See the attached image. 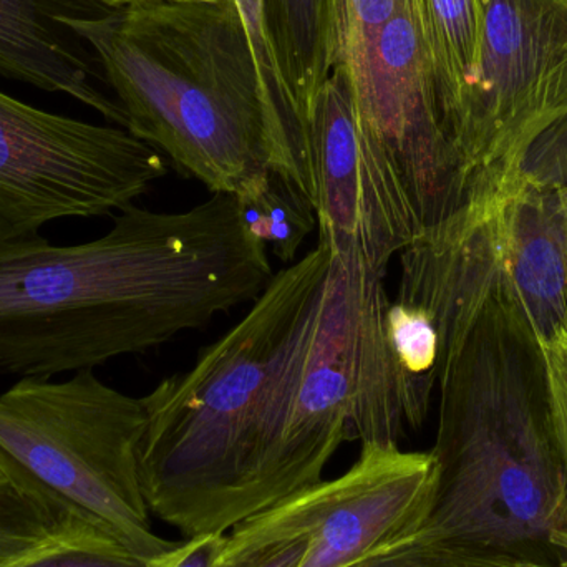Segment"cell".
Listing matches in <instances>:
<instances>
[{
    "instance_id": "13",
    "label": "cell",
    "mask_w": 567,
    "mask_h": 567,
    "mask_svg": "<svg viewBox=\"0 0 567 567\" xmlns=\"http://www.w3.org/2000/svg\"><path fill=\"white\" fill-rule=\"evenodd\" d=\"M92 7L86 0H0V75L70 96L126 130L122 106L96 89L89 60L59 23Z\"/></svg>"
},
{
    "instance_id": "10",
    "label": "cell",
    "mask_w": 567,
    "mask_h": 567,
    "mask_svg": "<svg viewBox=\"0 0 567 567\" xmlns=\"http://www.w3.org/2000/svg\"><path fill=\"white\" fill-rule=\"evenodd\" d=\"M342 69L360 120L405 189L423 235L465 203L468 186L440 113L419 0H396L375 42Z\"/></svg>"
},
{
    "instance_id": "16",
    "label": "cell",
    "mask_w": 567,
    "mask_h": 567,
    "mask_svg": "<svg viewBox=\"0 0 567 567\" xmlns=\"http://www.w3.org/2000/svg\"><path fill=\"white\" fill-rule=\"evenodd\" d=\"M239 223L256 241L286 265L296 262L317 229L316 205L292 179L262 169L235 193Z\"/></svg>"
},
{
    "instance_id": "2",
    "label": "cell",
    "mask_w": 567,
    "mask_h": 567,
    "mask_svg": "<svg viewBox=\"0 0 567 567\" xmlns=\"http://www.w3.org/2000/svg\"><path fill=\"white\" fill-rule=\"evenodd\" d=\"M439 395L435 499L400 542L553 551L566 567L567 473L542 349L502 292L446 337Z\"/></svg>"
},
{
    "instance_id": "23",
    "label": "cell",
    "mask_w": 567,
    "mask_h": 567,
    "mask_svg": "<svg viewBox=\"0 0 567 567\" xmlns=\"http://www.w3.org/2000/svg\"><path fill=\"white\" fill-rule=\"evenodd\" d=\"M545 363L549 419L567 473V330L539 346Z\"/></svg>"
},
{
    "instance_id": "22",
    "label": "cell",
    "mask_w": 567,
    "mask_h": 567,
    "mask_svg": "<svg viewBox=\"0 0 567 567\" xmlns=\"http://www.w3.org/2000/svg\"><path fill=\"white\" fill-rule=\"evenodd\" d=\"M145 563L123 546L62 539L3 567H145Z\"/></svg>"
},
{
    "instance_id": "19",
    "label": "cell",
    "mask_w": 567,
    "mask_h": 567,
    "mask_svg": "<svg viewBox=\"0 0 567 567\" xmlns=\"http://www.w3.org/2000/svg\"><path fill=\"white\" fill-rule=\"evenodd\" d=\"M349 567H563L551 559L456 543H390Z\"/></svg>"
},
{
    "instance_id": "6",
    "label": "cell",
    "mask_w": 567,
    "mask_h": 567,
    "mask_svg": "<svg viewBox=\"0 0 567 567\" xmlns=\"http://www.w3.org/2000/svg\"><path fill=\"white\" fill-rule=\"evenodd\" d=\"M143 396L80 370L20 379L0 392V468L52 513L65 539L105 543L148 559L175 543L156 535L140 482Z\"/></svg>"
},
{
    "instance_id": "25",
    "label": "cell",
    "mask_w": 567,
    "mask_h": 567,
    "mask_svg": "<svg viewBox=\"0 0 567 567\" xmlns=\"http://www.w3.org/2000/svg\"><path fill=\"white\" fill-rule=\"evenodd\" d=\"M306 551V543L293 542L289 545H279L259 556L256 561L246 567H297Z\"/></svg>"
},
{
    "instance_id": "5",
    "label": "cell",
    "mask_w": 567,
    "mask_h": 567,
    "mask_svg": "<svg viewBox=\"0 0 567 567\" xmlns=\"http://www.w3.org/2000/svg\"><path fill=\"white\" fill-rule=\"evenodd\" d=\"M330 258L329 246L319 243L279 271L192 369L163 379L143 396V496L150 513L186 539L228 533L229 509L251 465L269 373Z\"/></svg>"
},
{
    "instance_id": "4",
    "label": "cell",
    "mask_w": 567,
    "mask_h": 567,
    "mask_svg": "<svg viewBox=\"0 0 567 567\" xmlns=\"http://www.w3.org/2000/svg\"><path fill=\"white\" fill-rule=\"evenodd\" d=\"M389 302L385 276L332 252L269 373L228 532L322 482L343 442L400 446L409 426L383 329Z\"/></svg>"
},
{
    "instance_id": "3",
    "label": "cell",
    "mask_w": 567,
    "mask_h": 567,
    "mask_svg": "<svg viewBox=\"0 0 567 567\" xmlns=\"http://www.w3.org/2000/svg\"><path fill=\"white\" fill-rule=\"evenodd\" d=\"M59 23L89 43L126 130L209 193L271 169L268 120L233 0L143 2Z\"/></svg>"
},
{
    "instance_id": "27",
    "label": "cell",
    "mask_w": 567,
    "mask_h": 567,
    "mask_svg": "<svg viewBox=\"0 0 567 567\" xmlns=\"http://www.w3.org/2000/svg\"><path fill=\"white\" fill-rule=\"evenodd\" d=\"M567 567V566H566Z\"/></svg>"
},
{
    "instance_id": "24",
    "label": "cell",
    "mask_w": 567,
    "mask_h": 567,
    "mask_svg": "<svg viewBox=\"0 0 567 567\" xmlns=\"http://www.w3.org/2000/svg\"><path fill=\"white\" fill-rule=\"evenodd\" d=\"M225 545L226 533L193 536L182 545H175L168 551L148 559L145 567H216Z\"/></svg>"
},
{
    "instance_id": "9",
    "label": "cell",
    "mask_w": 567,
    "mask_h": 567,
    "mask_svg": "<svg viewBox=\"0 0 567 567\" xmlns=\"http://www.w3.org/2000/svg\"><path fill=\"white\" fill-rule=\"evenodd\" d=\"M478 79L453 146L468 193L518 175L529 146L567 115V0H483Z\"/></svg>"
},
{
    "instance_id": "21",
    "label": "cell",
    "mask_w": 567,
    "mask_h": 567,
    "mask_svg": "<svg viewBox=\"0 0 567 567\" xmlns=\"http://www.w3.org/2000/svg\"><path fill=\"white\" fill-rule=\"evenodd\" d=\"M518 173L553 196L567 229V115L535 140Z\"/></svg>"
},
{
    "instance_id": "17",
    "label": "cell",
    "mask_w": 567,
    "mask_h": 567,
    "mask_svg": "<svg viewBox=\"0 0 567 567\" xmlns=\"http://www.w3.org/2000/svg\"><path fill=\"white\" fill-rule=\"evenodd\" d=\"M268 6L287 85L312 123L317 96L330 75L327 0H268Z\"/></svg>"
},
{
    "instance_id": "18",
    "label": "cell",
    "mask_w": 567,
    "mask_h": 567,
    "mask_svg": "<svg viewBox=\"0 0 567 567\" xmlns=\"http://www.w3.org/2000/svg\"><path fill=\"white\" fill-rule=\"evenodd\" d=\"M62 539L49 508L0 468V567Z\"/></svg>"
},
{
    "instance_id": "14",
    "label": "cell",
    "mask_w": 567,
    "mask_h": 567,
    "mask_svg": "<svg viewBox=\"0 0 567 567\" xmlns=\"http://www.w3.org/2000/svg\"><path fill=\"white\" fill-rule=\"evenodd\" d=\"M248 37L268 120L271 169L292 179L316 205L312 123L297 103L284 76L272 39L268 0H233Z\"/></svg>"
},
{
    "instance_id": "7",
    "label": "cell",
    "mask_w": 567,
    "mask_h": 567,
    "mask_svg": "<svg viewBox=\"0 0 567 567\" xmlns=\"http://www.w3.org/2000/svg\"><path fill=\"white\" fill-rule=\"evenodd\" d=\"M168 173L128 130L45 112L0 92V236L113 216Z\"/></svg>"
},
{
    "instance_id": "1",
    "label": "cell",
    "mask_w": 567,
    "mask_h": 567,
    "mask_svg": "<svg viewBox=\"0 0 567 567\" xmlns=\"http://www.w3.org/2000/svg\"><path fill=\"white\" fill-rule=\"evenodd\" d=\"M112 218L80 245L0 236V375L53 379L146 352L255 302L275 278L228 193Z\"/></svg>"
},
{
    "instance_id": "12",
    "label": "cell",
    "mask_w": 567,
    "mask_h": 567,
    "mask_svg": "<svg viewBox=\"0 0 567 567\" xmlns=\"http://www.w3.org/2000/svg\"><path fill=\"white\" fill-rule=\"evenodd\" d=\"M502 293L536 342L567 330V229L549 193L516 175L492 192Z\"/></svg>"
},
{
    "instance_id": "8",
    "label": "cell",
    "mask_w": 567,
    "mask_h": 567,
    "mask_svg": "<svg viewBox=\"0 0 567 567\" xmlns=\"http://www.w3.org/2000/svg\"><path fill=\"white\" fill-rule=\"evenodd\" d=\"M436 483L432 452L362 445L339 478L322 480L236 525L216 567H246L293 542L306 543L297 567H349L419 532Z\"/></svg>"
},
{
    "instance_id": "20",
    "label": "cell",
    "mask_w": 567,
    "mask_h": 567,
    "mask_svg": "<svg viewBox=\"0 0 567 567\" xmlns=\"http://www.w3.org/2000/svg\"><path fill=\"white\" fill-rule=\"evenodd\" d=\"M396 0H327L329 10V72L375 42Z\"/></svg>"
},
{
    "instance_id": "26",
    "label": "cell",
    "mask_w": 567,
    "mask_h": 567,
    "mask_svg": "<svg viewBox=\"0 0 567 567\" xmlns=\"http://www.w3.org/2000/svg\"><path fill=\"white\" fill-rule=\"evenodd\" d=\"M102 10H118L143 2H208V0H86Z\"/></svg>"
},
{
    "instance_id": "11",
    "label": "cell",
    "mask_w": 567,
    "mask_h": 567,
    "mask_svg": "<svg viewBox=\"0 0 567 567\" xmlns=\"http://www.w3.org/2000/svg\"><path fill=\"white\" fill-rule=\"evenodd\" d=\"M312 158L319 243L377 275L422 236L389 159L360 120L349 76L336 66L316 100Z\"/></svg>"
},
{
    "instance_id": "15",
    "label": "cell",
    "mask_w": 567,
    "mask_h": 567,
    "mask_svg": "<svg viewBox=\"0 0 567 567\" xmlns=\"http://www.w3.org/2000/svg\"><path fill=\"white\" fill-rule=\"evenodd\" d=\"M419 9L440 113L453 145L478 79L485 6L483 0H419Z\"/></svg>"
}]
</instances>
